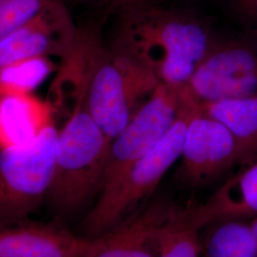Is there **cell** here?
I'll list each match as a JSON object with an SVG mask.
<instances>
[{
    "instance_id": "obj_1",
    "label": "cell",
    "mask_w": 257,
    "mask_h": 257,
    "mask_svg": "<svg viewBox=\"0 0 257 257\" xmlns=\"http://www.w3.org/2000/svg\"><path fill=\"white\" fill-rule=\"evenodd\" d=\"M110 43L173 87L188 85L207 55L213 35L206 19L153 0H120Z\"/></svg>"
},
{
    "instance_id": "obj_2",
    "label": "cell",
    "mask_w": 257,
    "mask_h": 257,
    "mask_svg": "<svg viewBox=\"0 0 257 257\" xmlns=\"http://www.w3.org/2000/svg\"><path fill=\"white\" fill-rule=\"evenodd\" d=\"M71 55L82 76L88 109L110 142L160 81L147 67L105 44L96 30H79Z\"/></svg>"
},
{
    "instance_id": "obj_3",
    "label": "cell",
    "mask_w": 257,
    "mask_h": 257,
    "mask_svg": "<svg viewBox=\"0 0 257 257\" xmlns=\"http://www.w3.org/2000/svg\"><path fill=\"white\" fill-rule=\"evenodd\" d=\"M73 105L58 131L55 168L47 198L54 211L67 215L101 190L110 141L88 109L82 76L71 69Z\"/></svg>"
},
{
    "instance_id": "obj_4",
    "label": "cell",
    "mask_w": 257,
    "mask_h": 257,
    "mask_svg": "<svg viewBox=\"0 0 257 257\" xmlns=\"http://www.w3.org/2000/svg\"><path fill=\"white\" fill-rule=\"evenodd\" d=\"M183 103L175 124L155 147L141 157L117 183L100 196L87 214L83 228L92 237L117 225L156 190L169 169L180 158L188 121L193 108V97L182 87Z\"/></svg>"
},
{
    "instance_id": "obj_5",
    "label": "cell",
    "mask_w": 257,
    "mask_h": 257,
    "mask_svg": "<svg viewBox=\"0 0 257 257\" xmlns=\"http://www.w3.org/2000/svg\"><path fill=\"white\" fill-rule=\"evenodd\" d=\"M55 123L27 144L0 150V223H19L47 197L55 168Z\"/></svg>"
},
{
    "instance_id": "obj_6",
    "label": "cell",
    "mask_w": 257,
    "mask_h": 257,
    "mask_svg": "<svg viewBox=\"0 0 257 257\" xmlns=\"http://www.w3.org/2000/svg\"><path fill=\"white\" fill-rule=\"evenodd\" d=\"M186 87L198 102L257 96V35L215 37Z\"/></svg>"
},
{
    "instance_id": "obj_7",
    "label": "cell",
    "mask_w": 257,
    "mask_h": 257,
    "mask_svg": "<svg viewBox=\"0 0 257 257\" xmlns=\"http://www.w3.org/2000/svg\"><path fill=\"white\" fill-rule=\"evenodd\" d=\"M182 103V87L158 84L127 126L110 141L100 193L113 187L132 166L165 137L177 119Z\"/></svg>"
},
{
    "instance_id": "obj_8",
    "label": "cell",
    "mask_w": 257,
    "mask_h": 257,
    "mask_svg": "<svg viewBox=\"0 0 257 257\" xmlns=\"http://www.w3.org/2000/svg\"><path fill=\"white\" fill-rule=\"evenodd\" d=\"M177 179L190 187L211 183L238 165L235 139L222 123L193 108L188 121Z\"/></svg>"
},
{
    "instance_id": "obj_9",
    "label": "cell",
    "mask_w": 257,
    "mask_h": 257,
    "mask_svg": "<svg viewBox=\"0 0 257 257\" xmlns=\"http://www.w3.org/2000/svg\"><path fill=\"white\" fill-rule=\"evenodd\" d=\"M79 35L70 13L57 0L25 25L0 39V69L37 57L67 58Z\"/></svg>"
},
{
    "instance_id": "obj_10",
    "label": "cell",
    "mask_w": 257,
    "mask_h": 257,
    "mask_svg": "<svg viewBox=\"0 0 257 257\" xmlns=\"http://www.w3.org/2000/svg\"><path fill=\"white\" fill-rule=\"evenodd\" d=\"M176 208L163 199L156 200L130 214L110 230L89 239L84 257H155L161 226Z\"/></svg>"
},
{
    "instance_id": "obj_11",
    "label": "cell",
    "mask_w": 257,
    "mask_h": 257,
    "mask_svg": "<svg viewBox=\"0 0 257 257\" xmlns=\"http://www.w3.org/2000/svg\"><path fill=\"white\" fill-rule=\"evenodd\" d=\"M20 223H0V257H84L89 239L54 225Z\"/></svg>"
},
{
    "instance_id": "obj_12",
    "label": "cell",
    "mask_w": 257,
    "mask_h": 257,
    "mask_svg": "<svg viewBox=\"0 0 257 257\" xmlns=\"http://www.w3.org/2000/svg\"><path fill=\"white\" fill-rule=\"evenodd\" d=\"M256 216L257 160L230 177L205 202L190 208L191 222L198 230L224 221Z\"/></svg>"
},
{
    "instance_id": "obj_13",
    "label": "cell",
    "mask_w": 257,
    "mask_h": 257,
    "mask_svg": "<svg viewBox=\"0 0 257 257\" xmlns=\"http://www.w3.org/2000/svg\"><path fill=\"white\" fill-rule=\"evenodd\" d=\"M52 124L50 103L32 93H0V150L27 144Z\"/></svg>"
},
{
    "instance_id": "obj_14",
    "label": "cell",
    "mask_w": 257,
    "mask_h": 257,
    "mask_svg": "<svg viewBox=\"0 0 257 257\" xmlns=\"http://www.w3.org/2000/svg\"><path fill=\"white\" fill-rule=\"evenodd\" d=\"M196 105L205 114L219 121L230 131L236 142L239 166L244 168L256 161L257 96L196 101Z\"/></svg>"
},
{
    "instance_id": "obj_15",
    "label": "cell",
    "mask_w": 257,
    "mask_h": 257,
    "mask_svg": "<svg viewBox=\"0 0 257 257\" xmlns=\"http://www.w3.org/2000/svg\"><path fill=\"white\" fill-rule=\"evenodd\" d=\"M190 208L176 209L163 223L156 238V257H199V230L191 222Z\"/></svg>"
},
{
    "instance_id": "obj_16",
    "label": "cell",
    "mask_w": 257,
    "mask_h": 257,
    "mask_svg": "<svg viewBox=\"0 0 257 257\" xmlns=\"http://www.w3.org/2000/svg\"><path fill=\"white\" fill-rule=\"evenodd\" d=\"M215 225L207 241V257H257V239L249 224L230 220Z\"/></svg>"
},
{
    "instance_id": "obj_17",
    "label": "cell",
    "mask_w": 257,
    "mask_h": 257,
    "mask_svg": "<svg viewBox=\"0 0 257 257\" xmlns=\"http://www.w3.org/2000/svg\"><path fill=\"white\" fill-rule=\"evenodd\" d=\"M50 57L19 61L0 69V93H32L54 70Z\"/></svg>"
},
{
    "instance_id": "obj_18",
    "label": "cell",
    "mask_w": 257,
    "mask_h": 257,
    "mask_svg": "<svg viewBox=\"0 0 257 257\" xmlns=\"http://www.w3.org/2000/svg\"><path fill=\"white\" fill-rule=\"evenodd\" d=\"M57 0H0V39L25 25Z\"/></svg>"
},
{
    "instance_id": "obj_19",
    "label": "cell",
    "mask_w": 257,
    "mask_h": 257,
    "mask_svg": "<svg viewBox=\"0 0 257 257\" xmlns=\"http://www.w3.org/2000/svg\"><path fill=\"white\" fill-rule=\"evenodd\" d=\"M231 13L253 29H257V0H226Z\"/></svg>"
},
{
    "instance_id": "obj_20",
    "label": "cell",
    "mask_w": 257,
    "mask_h": 257,
    "mask_svg": "<svg viewBox=\"0 0 257 257\" xmlns=\"http://www.w3.org/2000/svg\"><path fill=\"white\" fill-rule=\"evenodd\" d=\"M95 2H98L100 4H108L110 5L111 7H113L117 2H119L120 0H93Z\"/></svg>"
},
{
    "instance_id": "obj_21",
    "label": "cell",
    "mask_w": 257,
    "mask_h": 257,
    "mask_svg": "<svg viewBox=\"0 0 257 257\" xmlns=\"http://www.w3.org/2000/svg\"><path fill=\"white\" fill-rule=\"evenodd\" d=\"M249 226H250V228H251V230L253 231V233H254V235H255L257 239V216L252 218V221L249 223Z\"/></svg>"
},
{
    "instance_id": "obj_22",
    "label": "cell",
    "mask_w": 257,
    "mask_h": 257,
    "mask_svg": "<svg viewBox=\"0 0 257 257\" xmlns=\"http://www.w3.org/2000/svg\"><path fill=\"white\" fill-rule=\"evenodd\" d=\"M153 1H156V2H159V3L161 2V0H153Z\"/></svg>"
}]
</instances>
